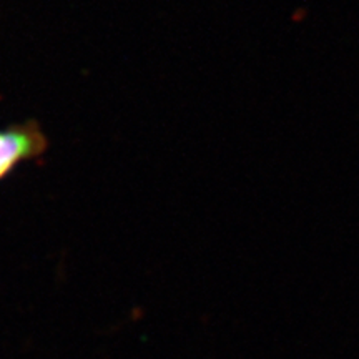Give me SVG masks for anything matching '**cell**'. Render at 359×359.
<instances>
[{
	"instance_id": "1",
	"label": "cell",
	"mask_w": 359,
	"mask_h": 359,
	"mask_svg": "<svg viewBox=\"0 0 359 359\" xmlns=\"http://www.w3.org/2000/svg\"><path fill=\"white\" fill-rule=\"evenodd\" d=\"M48 145V137L35 120L0 128V183L24 163H40Z\"/></svg>"
}]
</instances>
